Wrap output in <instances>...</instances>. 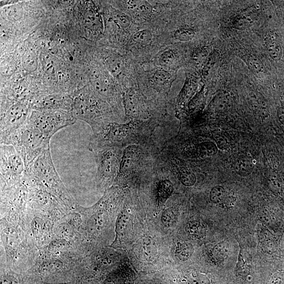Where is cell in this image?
Listing matches in <instances>:
<instances>
[{"mask_svg": "<svg viewBox=\"0 0 284 284\" xmlns=\"http://www.w3.org/2000/svg\"><path fill=\"white\" fill-rule=\"evenodd\" d=\"M33 183L43 187L66 204L73 203L69 192L56 171L51 156L50 147L37 158L27 172Z\"/></svg>", "mask_w": 284, "mask_h": 284, "instance_id": "cell-1", "label": "cell"}, {"mask_svg": "<svg viewBox=\"0 0 284 284\" xmlns=\"http://www.w3.org/2000/svg\"><path fill=\"white\" fill-rule=\"evenodd\" d=\"M71 112L76 120H80L88 124L95 134L109 124L108 121L111 118L107 105L88 89L76 94Z\"/></svg>", "mask_w": 284, "mask_h": 284, "instance_id": "cell-2", "label": "cell"}, {"mask_svg": "<svg viewBox=\"0 0 284 284\" xmlns=\"http://www.w3.org/2000/svg\"><path fill=\"white\" fill-rule=\"evenodd\" d=\"M50 140L28 122L1 144L12 145L24 161L26 171L37 158L50 147Z\"/></svg>", "mask_w": 284, "mask_h": 284, "instance_id": "cell-3", "label": "cell"}, {"mask_svg": "<svg viewBox=\"0 0 284 284\" xmlns=\"http://www.w3.org/2000/svg\"><path fill=\"white\" fill-rule=\"evenodd\" d=\"M2 188L5 190L22 184L25 181L27 171L22 158L12 145L1 144Z\"/></svg>", "mask_w": 284, "mask_h": 284, "instance_id": "cell-4", "label": "cell"}, {"mask_svg": "<svg viewBox=\"0 0 284 284\" xmlns=\"http://www.w3.org/2000/svg\"><path fill=\"white\" fill-rule=\"evenodd\" d=\"M75 121L71 112L34 110L31 111L28 122L51 140L55 133L74 124Z\"/></svg>", "mask_w": 284, "mask_h": 284, "instance_id": "cell-5", "label": "cell"}, {"mask_svg": "<svg viewBox=\"0 0 284 284\" xmlns=\"http://www.w3.org/2000/svg\"><path fill=\"white\" fill-rule=\"evenodd\" d=\"M31 106L25 102L2 100L0 141L7 139L28 123Z\"/></svg>", "mask_w": 284, "mask_h": 284, "instance_id": "cell-6", "label": "cell"}, {"mask_svg": "<svg viewBox=\"0 0 284 284\" xmlns=\"http://www.w3.org/2000/svg\"><path fill=\"white\" fill-rule=\"evenodd\" d=\"M96 155L98 164V179L100 183L109 182L119 173L117 152L113 149L100 150Z\"/></svg>", "mask_w": 284, "mask_h": 284, "instance_id": "cell-7", "label": "cell"}, {"mask_svg": "<svg viewBox=\"0 0 284 284\" xmlns=\"http://www.w3.org/2000/svg\"><path fill=\"white\" fill-rule=\"evenodd\" d=\"M176 79L174 72L162 69L156 70L150 76L149 81L153 88L158 92L167 93Z\"/></svg>", "mask_w": 284, "mask_h": 284, "instance_id": "cell-8", "label": "cell"}, {"mask_svg": "<svg viewBox=\"0 0 284 284\" xmlns=\"http://www.w3.org/2000/svg\"><path fill=\"white\" fill-rule=\"evenodd\" d=\"M140 150L137 146L131 145L125 149L120 164L118 173L120 177L129 173L138 162Z\"/></svg>", "mask_w": 284, "mask_h": 284, "instance_id": "cell-9", "label": "cell"}, {"mask_svg": "<svg viewBox=\"0 0 284 284\" xmlns=\"http://www.w3.org/2000/svg\"><path fill=\"white\" fill-rule=\"evenodd\" d=\"M124 3L128 13L132 19L146 20L150 17L153 12L152 6L145 1H128Z\"/></svg>", "mask_w": 284, "mask_h": 284, "instance_id": "cell-10", "label": "cell"}, {"mask_svg": "<svg viewBox=\"0 0 284 284\" xmlns=\"http://www.w3.org/2000/svg\"><path fill=\"white\" fill-rule=\"evenodd\" d=\"M266 50L270 58L275 62L280 61L283 56V49L278 33L269 31L265 40Z\"/></svg>", "mask_w": 284, "mask_h": 284, "instance_id": "cell-11", "label": "cell"}, {"mask_svg": "<svg viewBox=\"0 0 284 284\" xmlns=\"http://www.w3.org/2000/svg\"><path fill=\"white\" fill-rule=\"evenodd\" d=\"M157 63L161 69L175 72L179 67V56L175 50L167 49L159 56Z\"/></svg>", "mask_w": 284, "mask_h": 284, "instance_id": "cell-12", "label": "cell"}, {"mask_svg": "<svg viewBox=\"0 0 284 284\" xmlns=\"http://www.w3.org/2000/svg\"><path fill=\"white\" fill-rule=\"evenodd\" d=\"M126 113L130 117H137L141 113V101L138 94L133 91L128 92L124 98Z\"/></svg>", "mask_w": 284, "mask_h": 284, "instance_id": "cell-13", "label": "cell"}, {"mask_svg": "<svg viewBox=\"0 0 284 284\" xmlns=\"http://www.w3.org/2000/svg\"><path fill=\"white\" fill-rule=\"evenodd\" d=\"M153 39L152 33L150 30L143 29L134 34L130 40V43L135 47L145 48L152 43Z\"/></svg>", "mask_w": 284, "mask_h": 284, "instance_id": "cell-14", "label": "cell"}, {"mask_svg": "<svg viewBox=\"0 0 284 284\" xmlns=\"http://www.w3.org/2000/svg\"><path fill=\"white\" fill-rule=\"evenodd\" d=\"M254 167L252 159L245 156L238 158L234 166L235 172L242 176H247L251 174Z\"/></svg>", "mask_w": 284, "mask_h": 284, "instance_id": "cell-15", "label": "cell"}, {"mask_svg": "<svg viewBox=\"0 0 284 284\" xmlns=\"http://www.w3.org/2000/svg\"><path fill=\"white\" fill-rule=\"evenodd\" d=\"M197 85L191 79H188L184 86L177 98L176 104L178 107L184 106L195 93Z\"/></svg>", "mask_w": 284, "mask_h": 284, "instance_id": "cell-16", "label": "cell"}, {"mask_svg": "<svg viewBox=\"0 0 284 284\" xmlns=\"http://www.w3.org/2000/svg\"><path fill=\"white\" fill-rule=\"evenodd\" d=\"M185 230L188 236L198 240L202 239L207 234L206 227L198 221L189 222L186 226Z\"/></svg>", "mask_w": 284, "mask_h": 284, "instance_id": "cell-17", "label": "cell"}, {"mask_svg": "<svg viewBox=\"0 0 284 284\" xmlns=\"http://www.w3.org/2000/svg\"><path fill=\"white\" fill-rule=\"evenodd\" d=\"M196 36V31L195 29L187 26L179 27L173 33L174 39L181 42L192 40Z\"/></svg>", "mask_w": 284, "mask_h": 284, "instance_id": "cell-18", "label": "cell"}, {"mask_svg": "<svg viewBox=\"0 0 284 284\" xmlns=\"http://www.w3.org/2000/svg\"><path fill=\"white\" fill-rule=\"evenodd\" d=\"M251 100L254 110L260 117L265 118L268 114V108L266 100L258 93L251 95Z\"/></svg>", "mask_w": 284, "mask_h": 284, "instance_id": "cell-19", "label": "cell"}, {"mask_svg": "<svg viewBox=\"0 0 284 284\" xmlns=\"http://www.w3.org/2000/svg\"><path fill=\"white\" fill-rule=\"evenodd\" d=\"M174 191L173 184L168 180H164L159 184L157 195L159 201L164 203L172 196Z\"/></svg>", "mask_w": 284, "mask_h": 284, "instance_id": "cell-20", "label": "cell"}, {"mask_svg": "<svg viewBox=\"0 0 284 284\" xmlns=\"http://www.w3.org/2000/svg\"><path fill=\"white\" fill-rule=\"evenodd\" d=\"M194 252L193 245L188 242L178 243L175 248V255L180 260H187Z\"/></svg>", "mask_w": 284, "mask_h": 284, "instance_id": "cell-21", "label": "cell"}, {"mask_svg": "<svg viewBox=\"0 0 284 284\" xmlns=\"http://www.w3.org/2000/svg\"><path fill=\"white\" fill-rule=\"evenodd\" d=\"M131 227V218L127 214H122L119 218L116 232L121 237H124L129 233Z\"/></svg>", "mask_w": 284, "mask_h": 284, "instance_id": "cell-22", "label": "cell"}, {"mask_svg": "<svg viewBox=\"0 0 284 284\" xmlns=\"http://www.w3.org/2000/svg\"><path fill=\"white\" fill-rule=\"evenodd\" d=\"M254 24L253 18L248 15L238 16L233 21V26L238 30H245L251 28Z\"/></svg>", "mask_w": 284, "mask_h": 284, "instance_id": "cell-23", "label": "cell"}, {"mask_svg": "<svg viewBox=\"0 0 284 284\" xmlns=\"http://www.w3.org/2000/svg\"><path fill=\"white\" fill-rule=\"evenodd\" d=\"M112 19L119 27L122 29L129 28L132 24V18L121 11L115 10L112 14Z\"/></svg>", "mask_w": 284, "mask_h": 284, "instance_id": "cell-24", "label": "cell"}, {"mask_svg": "<svg viewBox=\"0 0 284 284\" xmlns=\"http://www.w3.org/2000/svg\"><path fill=\"white\" fill-rule=\"evenodd\" d=\"M179 177L180 182L185 186L191 187L197 181V177L192 170L186 168H181L179 171Z\"/></svg>", "mask_w": 284, "mask_h": 284, "instance_id": "cell-25", "label": "cell"}, {"mask_svg": "<svg viewBox=\"0 0 284 284\" xmlns=\"http://www.w3.org/2000/svg\"><path fill=\"white\" fill-rule=\"evenodd\" d=\"M198 151L200 154L204 156H211L218 152V147L211 142H205L198 146Z\"/></svg>", "mask_w": 284, "mask_h": 284, "instance_id": "cell-26", "label": "cell"}, {"mask_svg": "<svg viewBox=\"0 0 284 284\" xmlns=\"http://www.w3.org/2000/svg\"><path fill=\"white\" fill-rule=\"evenodd\" d=\"M230 106V99L225 95L219 94L214 100V108L218 112L226 111L229 109Z\"/></svg>", "mask_w": 284, "mask_h": 284, "instance_id": "cell-27", "label": "cell"}, {"mask_svg": "<svg viewBox=\"0 0 284 284\" xmlns=\"http://www.w3.org/2000/svg\"><path fill=\"white\" fill-rule=\"evenodd\" d=\"M226 197V191L221 186H216L210 192V198L214 204H222Z\"/></svg>", "mask_w": 284, "mask_h": 284, "instance_id": "cell-28", "label": "cell"}, {"mask_svg": "<svg viewBox=\"0 0 284 284\" xmlns=\"http://www.w3.org/2000/svg\"><path fill=\"white\" fill-rule=\"evenodd\" d=\"M229 247L228 244L223 242L216 245L212 251L213 257L217 261L222 260L228 252Z\"/></svg>", "mask_w": 284, "mask_h": 284, "instance_id": "cell-29", "label": "cell"}, {"mask_svg": "<svg viewBox=\"0 0 284 284\" xmlns=\"http://www.w3.org/2000/svg\"><path fill=\"white\" fill-rule=\"evenodd\" d=\"M176 216L175 212L172 209L165 210L161 217V221L163 225L167 228L172 227L176 221Z\"/></svg>", "mask_w": 284, "mask_h": 284, "instance_id": "cell-30", "label": "cell"}, {"mask_svg": "<svg viewBox=\"0 0 284 284\" xmlns=\"http://www.w3.org/2000/svg\"><path fill=\"white\" fill-rule=\"evenodd\" d=\"M188 280L191 284H210V280L204 274L199 272H191L188 275Z\"/></svg>", "mask_w": 284, "mask_h": 284, "instance_id": "cell-31", "label": "cell"}, {"mask_svg": "<svg viewBox=\"0 0 284 284\" xmlns=\"http://www.w3.org/2000/svg\"><path fill=\"white\" fill-rule=\"evenodd\" d=\"M144 252L147 256H153L157 253L155 242L150 237H145L143 241Z\"/></svg>", "mask_w": 284, "mask_h": 284, "instance_id": "cell-32", "label": "cell"}, {"mask_svg": "<svg viewBox=\"0 0 284 284\" xmlns=\"http://www.w3.org/2000/svg\"><path fill=\"white\" fill-rule=\"evenodd\" d=\"M213 139L217 143V146L221 150H227L231 146V142L226 136L221 133H214Z\"/></svg>", "mask_w": 284, "mask_h": 284, "instance_id": "cell-33", "label": "cell"}, {"mask_svg": "<svg viewBox=\"0 0 284 284\" xmlns=\"http://www.w3.org/2000/svg\"><path fill=\"white\" fill-rule=\"evenodd\" d=\"M248 66L253 72L257 74L262 73L263 71V65L258 60L254 57L248 60Z\"/></svg>", "mask_w": 284, "mask_h": 284, "instance_id": "cell-34", "label": "cell"}, {"mask_svg": "<svg viewBox=\"0 0 284 284\" xmlns=\"http://www.w3.org/2000/svg\"><path fill=\"white\" fill-rule=\"evenodd\" d=\"M18 281L13 276L5 275L2 278L1 284H18Z\"/></svg>", "mask_w": 284, "mask_h": 284, "instance_id": "cell-35", "label": "cell"}, {"mask_svg": "<svg viewBox=\"0 0 284 284\" xmlns=\"http://www.w3.org/2000/svg\"><path fill=\"white\" fill-rule=\"evenodd\" d=\"M57 231H58L59 234L61 235V237H67L69 236L70 229H69V227L66 225H61L59 226V228Z\"/></svg>", "mask_w": 284, "mask_h": 284, "instance_id": "cell-36", "label": "cell"}, {"mask_svg": "<svg viewBox=\"0 0 284 284\" xmlns=\"http://www.w3.org/2000/svg\"><path fill=\"white\" fill-rule=\"evenodd\" d=\"M236 199L232 196H226L223 203L226 207L231 208L234 205Z\"/></svg>", "mask_w": 284, "mask_h": 284, "instance_id": "cell-37", "label": "cell"}, {"mask_svg": "<svg viewBox=\"0 0 284 284\" xmlns=\"http://www.w3.org/2000/svg\"><path fill=\"white\" fill-rule=\"evenodd\" d=\"M277 115L280 121L284 124V108H280L278 110Z\"/></svg>", "mask_w": 284, "mask_h": 284, "instance_id": "cell-38", "label": "cell"}, {"mask_svg": "<svg viewBox=\"0 0 284 284\" xmlns=\"http://www.w3.org/2000/svg\"><path fill=\"white\" fill-rule=\"evenodd\" d=\"M44 284H69L67 283H44Z\"/></svg>", "mask_w": 284, "mask_h": 284, "instance_id": "cell-39", "label": "cell"}]
</instances>
